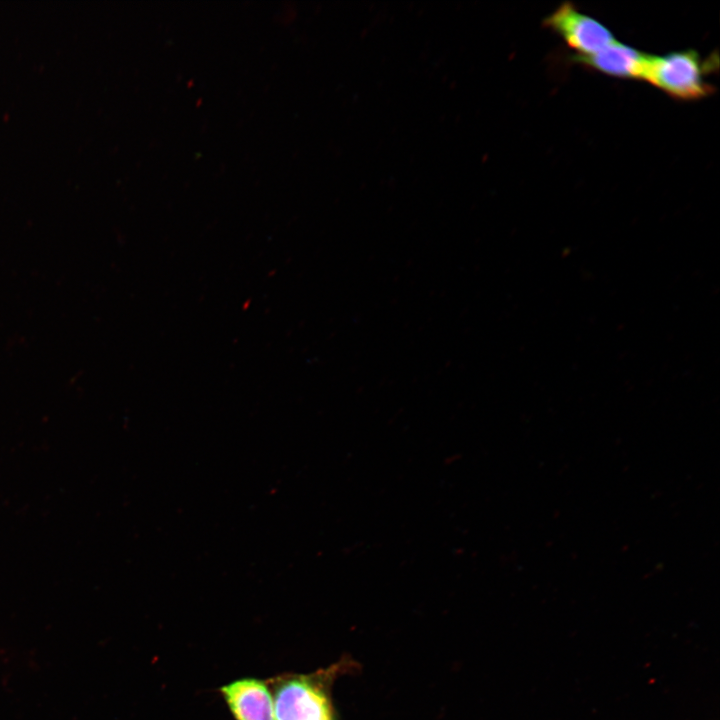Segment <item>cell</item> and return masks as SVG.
<instances>
[{
  "instance_id": "6da1fadb",
  "label": "cell",
  "mask_w": 720,
  "mask_h": 720,
  "mask_svg": "<svg viewBox=\"0 0 720 720\" xmlns=\"http://www.w3.org/2000/svg\"><path fill=\"white\" fill-rule=\"evenodd\" d=\"M713 65L712 58L704 60L692 49L649 55L642 80L678 100H698L713 92L705 78Z\"/></svg>"
},
{
  "instance_id": "7a4b0ae2",
  "label": "cell",
  "mask_w": 720,
  "mask_h": 720,
  "mask_svg": "<svg viewBox=\"0 0 720 720\" xmlns=\"http://www.w3.org/2000/svg\"><path fill=\"white\" fill-rule=\"evenodd\" d=\"M297 677L286 680L274 696V720H335L328 695L330 679Z\"/></svg>"
},
{
  "instance_id": "3957f363",
  "label": "cell",
  "mask_w": 720,
  "mask_h": 720,
  "mask_svg": "<svg viewBox=\"0 0 720 720\" xmlns=\"http://www.w3.org/2000/svg\"><path fill=\"white\" fill-rule=\"evenodd\" d=\"M543 23L575 50L577 56L594 54L615 41L602 23L584 14L570 2L562 3Z\"/></svg>"
},
{
  "instance_id": "277c9868",
  "label": "cell",
  "mask_w": 720,
  "mask_h": 720,
  "mask_svg": "<svg viewBox=\"0 0 720 720\" xmlns=\"http://www.w3.org/2000/svg\"><path fill=\"white\" fill-rule=\"evenodd\" d=\"M648 54L614 41L602 50L587 56L574 55L576 63L609 76L642 80Z\"/></svg>"
},
{
  "instance_id": "5b68a950",
  "label": "cell",
  "mask_w": 720,
  "mask_h": 720,
  "mask_svg": "<svg viewBox=\"0 0 720 720\" xmlns=\"http://www.w3.org/2000/svg\"><path fill=\"white\" fill-rule=\"evenodd\" d=\"M222 692L237 720H274L273 700L262 682L239 680L224 686Z\"/></svg>"
}]
</instances>
